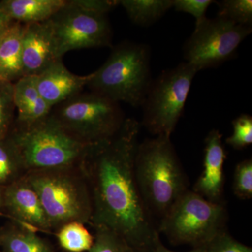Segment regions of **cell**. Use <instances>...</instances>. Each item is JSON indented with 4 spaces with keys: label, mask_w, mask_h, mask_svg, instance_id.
<instances>
[{
    "label": "cell",
    "mask_w": 252,
    "mask_h": 252,
    "mask_svg": "<svg viewBox=\"0 0 252 252\" xmlns=\"http://www.w3.org/2000/svg\"><path fill=\"white\" fill-rule=\"evenodd\" d=\"M125 252H137L135 251L134 249L131 248V247L129 246L127 244H126V248H125Z\"/></svg>",
    "instance_id": "obj_32"
},
{
    "label": "cell",
    "mask_w": 252,
    "mask_h": 252,
    "mask_svg": "<svg viewBox=\"0 0 252 252\" xmlns=\"http://www.w3.org/2000/svg\"><path fill=\"white\" fill-rule=\"evenodd\" d=\"M4 209V189L0 187V211ZM0 212V215H1Z\"/></svg>",
    "instance_id": "obj_31"
},
{
    "label": "cell",
    "mask_w": 252,
    "mask_h": 252,
    "mask_svg": "<svg viewBox=\"0 0 252 252\" xmlns=\"http://www.w3.org/2000/svg\"><path fill=\"white\" fill-rule=\"evenodd\" d=\"M217 4L219 6L217 17L240 26L252 27V0H223Z\"/></svg>",
    "instance_id": "obj_22"
},
{
    "label": "cell",
    "mask_w": 252,
    "mask_h": 252,
    "mask_svg": "<svg viewBox=\"0 0 252 252\" xmlns=\"http://www.w3.org/2000/svg\"><path fill=\"white\" fill-rule=\"evenodd\" d=\"M222 134L214 129L205 140L204 169L195 182L193 191L214 203H223V165L226 158Z\"/></svg>",
    "instance_id": "obj_13"
},
{
    "label": "cell",
    "mask_w": 252,
    "mask_h": 252,
    "mask_svg": "<svg viewBox=\"0 0 252 252\" xmlns=\"http://www.w3.org/2000/svg\"><path fill=\"white\" fill-rule=\"evenodd\" d=\"M22 164L9 135L0 140V187L14 183L23 177Z\"/></svg>",
    "instance_id": "obj_21"
},
{
    "label": "cell",
    "mask_w": 252,
    "mask_h": 252,
    "mask_svg": "<svg viewBox=\"0 0 252 252\" xmlns=\"http://www.w3.org/2000/svg\"><path fill=\"white\" fill-rule=\"evenodd\" d=\"M233 135L225 140V143L235 149H242L252 143V117L249 114H241L232 122Z\"/></svg>",
    "instance_id": "obj_24"
},
{
    "label": "cell",
    "mask_w": 252,
    "mask_h": 252,
    "mask_svg": "<svg viewBox=\"0 0 252 252\" xmlns=\"http://www.w3.org/2000/svg\"><path fill=\"white\" fill-rule=\"evenodd\" d=\"M150 48L123 42L113 49L106 62L91 73L87 86L91 92L114 102L142 107L152 82Z\"/></svg>",
    "instance_id": "obj_4"
},
{
    "label": "cell",
    "mask_w": 252,
    "mask_h": 252,
    "mask_svg": "<svg viewBox=\"0 0 252 252\" xmlns=\"http://www.w3.org/2000/svg\"><path fill=\"white\" fill-rule=\"evenodd\" d=\"M214 2L215 1L212 0H173L172 8L177 11L191 14L198 23L206 18L207 8Z\"/></svg>",
    "instance_id": "obj_28"
},
{
    "label": "cell",
    "mask_w": 252,
    "mask_h": 252,
    "mask_svg": "<svg viewBox=\"0 0 252 252\" xmlns=\"http://www.w3.org/2000/svg\"><path fill=\"white\" fill-rule=\"evenodd\" d=\"M59 59L51 23L24 25L23 71L24 76H37Z\"/></svg>",
    "instance_id": "obj_12"
},
{
    "label": "cell",
    "mask_w": 252,
    "mask_h": 252,
    "mask_svg": "<svg viewBox=\"0 0 252 252\" xmlns=\"http://www.w3.org/2000/svg\"><path fill=\"white\" fill-rule=\"evenodd\" d=\"M49 21L59 59L73 50L112 46V31L107 16L83 9L75 0H67Z\"/></svg>",
    "instance_id": "obj_10"
},
{
    "label": "cell",
    "mask_w": 252,
    "mask_h": 252,
    "mask_svg": "<svg viewBox=\"0 0 252 252\" xmlns=\"http://www.w3.org/2000/svg\"><path fill=\"white\" fill-rule=\"evenodd\" d=\"M152 252H172L171 250H168L166 248L163 246L161 243H160V240L157 244H156L155 247H154L153 251ZM189 252H204V247H198L195 248V250H192V251Z\"/></svg>",
    "instance_id": "obj_30"
},
{
    "label": "cell",
    "mask_w": 252,
    "mask_h": 252,
    "mask_svg": "<svg viewBox=\"0 0 252 252\" xmlns=\"http://www.w3.org/2000/svg\"><path fill=\"white\" fill-rule=\"evenodd\" d=\"M4 209L24 228L34 232L52 229L37 193L24 175L4 189Z\"/></svg>",
    "instance_id": "obj_11"
},
{
    "label": "cell",
    "mask_w": 252,
    "mask_h": 252,
    "mask_svg": "<svg viewBox=\"0 0 252 252\" xmlns=\"http://www.w3.org/2000/svg\"><path fill=\"white\" fill-rule=\"evenodd\" d=\"M9 137L26 173L79 167L93 145L69 134L51 114L33 125L16 126Z\"/></svg>",
    "instance_id": "obj_3"
},
{
    "label": "cell",
    "mask_w": 252,
    "mask_h": 252,
    "mask_svg": "<svg viewBox=\"0 0 252 252\" xmlns=\"http://www.w3.org/2000/svg\"><path fill=\"white\" fill-rule=\"evenodd\" d=\"M203 247L204 252H252L251 248L239 243L225 231Z\"/></svg>",
    "instance_id": "obj_27"
},
{
    "label": "cell",
    "mask_w": 252,
    "mask_h": 252,
    "mask_svg": "<svg viewBox=\"0 0 252 252\" xmlns=\"http://www.w3.org/2000/svg\"><path fill=\"white\" fill-rule=\"evenodd\" d=\"M119 5L124 7L132 23L149 26L173 7V0H122Z\"/></svg>",
    "instance_id": "obj_19"
},
{
    "label": "cell",
    "mask_w": 252,
    "mask_h": 252,
    "mask_svg": "<svg viewBox=\"0 0 252 252\" xmlns=\"http://www.w3.org/2000/svg\"><path fill=\"white\" fill-rule=\"evenodd\" d=\"M198 72L189 63L163 71L152 80L146 94L142 126L155 136L170 137L185 108L190 86Z\"/></svg>",
    "instance_id": "obj_8"
},
{
    "label": "cell",
    "mask_w": 252,
    "mask_h": 252,
    "mask_svg": "<svg viewBox=\"0 0 252 252\" xmlns=\"http://www.w3.org/2000/svg\"><path fill=\"white\" fill-rule=\"evenodd\" d=\"M134 171L146 207L159 220L189 190L188 179L168 136H156L139 143Z\"/></svg>",
    "instance_id": "obj_2"
},
{
    "label": "cell",
    "mask_w": 252,
    "mask_h": 252,
    "mask_svg": "<svg viewBox=\"0 0 252 252\" xmlns=\"http://www.w3.org/2000/svg\"><path fill=\"white\" fill-rule=\"evenodd\" d=\"M228 212L223 203H214L188 190L159 220L158 233L176 243L198 247L225 231Z\"/></svg>",
    "instance_id": "obj_6"
},
{
    "label": "cell",
    "mask_w": 252,
    "mask_h": 252,
    "mask_svg": "<svg viewBox=\"0 0 252 252\" xmlns=\"http://www.w3.org/2000/svg\"><path fill=\"white\" fill-rule=\"evenodd\" d=\"M252 32L250 26H240L221 18H205L195 23L184 46L186 62L198 71L217 67L233 59L242 41Z\"/></svg>",
    "instance_id": "obj_9"
},
{
    "label": "cell",
    "mask_w": 252,
    "mask_h": 252,
    "mask_svg": "<svg viewBox=\"0 0 252 252\" xmlns=\"http://www.w3.org/2000/svg\"><path fill=\"white\" fill-rule=\"evenodd\" d=\"M140 127L136 119H126L112 138L91 145L79 168L90 190L94 227L112 230L136 252H152L158 230L134 171Z\"/></svg>",
    "instance_id": "obj_1"
},
{
    "label": "cell",
    "mask_w": 252,
    "mask_h": 252,
    "mask_svg": "<svg viewBox=\"0 0 252 252\" xmlns=\"http://www.w3.org/2000/svg\"><path fill=\"white\" fill-rule=\"evenodd\" d=\"M14 102L20 127L41 122L52 112L53 107L38 91L36 76H24L14 83Z\"/></svg>",
    "instance_id": "obj_15"
},
{
    "label": "cell",
    "mask_w": 252,
    "mask_h": 252,
    "mask_svg": "<svg viewBox=\"0 0 252 252\" xmlns=\"http://www.w3.org/2000/svg\"><path fill=\"white\" fill-rule=\"evenodd\" d=\"M95 238L89 252H125L126 243L119 235L104 227H94Z\"/></svg>",
    "instance_id": "obj_26"
},
{
    "label": "cell",
    "mask_w": 252,
    "mask_h": 252,
    "mask_svg": "<svg viewBox=\"0 0 252 252\" xmlns=\"http://www.w3.org/2000/svg\"><path fill=\"white\" fill-rule=\"evenodd\" d=\"M13 23L14 21H11L2 11H0V36L2 35L9 29Z\"/></svg>",
    "instance_id": "obj_29"
},
{
    "label": "cell",
    "mask_w": 252,
    "mask_h": 252,
    "mask_svg": "<svg viewBox=\"0 0 252 252\" xmlns=\"http://www.w3.org/2000/svg\"><path fill=\"white\" fill-rule=\"evenodd\" d=\"M14 83L0 78V140L6 138L14 124Z\"/></svg>",
    "instance_id": "obj_23"
},
{
    "label": "cell",
    "mask_w": 252,
    "mask_h": 252,
    "mask_svg": "<svg viewBox=\"0 0 252 252\" xmlns=\"http://www.w3.org/2000/svg\"><path fill=\"white\" fill-rule=\"evenodd\" d=\"M3 34H2V35H3ZM2 35L0 36V42H1V36H2Z\"/></svg>",
    "instance_id": "obj_33"
},
{
    "label": "cell",
    "mask_w": 252,
    "mask_h": 252,
    "mask_svg": "<svg viewBox=\"0 0 252 252\" xmlns=\"http://www.w3.org/2000/svg\"><path fill=\"white\" fill-rule=\"evenodd\" d=\"M77 167L37 170L24 175L37 193L52 229L70 222L91 223L90 190L84 175L81 177L74 173Z\"/></svg>",
    "instance_id": "obj_5"
},
{
    "label": "cell",
    "mask_w": 252,
    "mask_h": 252,
    "mask_svg": "<svg viewBox=\"0 0 252 252\" xmlns=\"http://www.w3.org/2000/svg\"><path fill=\"white\" fill-rule=\"evenodd\" d=\"M233 190L238 198L249 200L252 198V160L239 162L235 169Z\"/></svg>",
    "instance_id": "obj_25"
},
{
    "label": "cell",
    "mask_w": 252,
    "mask_h": 252,
    "mask_svg": "<svg viewBox=\"0 0 252 252\" xmlns=\"http://www.w3.org/2000/svg\"><path fill=\"white\" fill-rule=\"evenodd\" d=\"M67 0H3L0 11L23 25L45 22L65 6Z\"/></svg>",
    "instance_id": "obj_16"
},
{
    "label": "cell",
    "mask_w": 252,
    "mask_h": 252,
    "mask_svg": "<svg viewBox=\"0 0 252 252\" xmlns=\"http://www.w3.org/2000/svg\"><path fill=\"white\" fill-rule=\"evenodd\" d=\"M91 77V74L86 76L73 74L63 64L62 59H59L36 76V83L39 94L54 108L80 94Z\"/></svg>",
    "instance_id": "obj_14"
},
{
    "label": "cell",
    "mask_w": 252,
    "mask_h": 252,
    "mask_svg": "<svg viewBox=\"0 0 252 252\" xmlns=\"http://www.w3.org/2000/svg\"><path fill=\"white\" fill-rule=\"evenodd\" d=\"M60 245L66 251H89L94 243V238L84 223L74 221L62 225L57 234Z\"/></svg>",
    "instance_id": "obj_20"
},
{
    "label": "cell",
    "mask_w": 252,
    "mask_h": 252,
    "mask_svg": "<svg viewBox=\"0 0 252 252\" xmlns=\"http://www.w3.org/2000/svg\"><path fill=\"white\" fill-rule=\"evenodd\" d=\"M51 114L69 134L88 144L112 138L126 119L119 103L94 92L68 99Z\"/></svg>",
    "instance_id": "obj_7"
},
{
    "label": "cell",
    "mask_w": 252,
    "mask_h": 252,
    "mask_svg": "<svg viewBox=\"0 0 252 252\" xmlns=\"http://www.w3.org/2000/svg\"><path fill=\"white\" fill-rule=\"evenodd\" d=\"M24 25L14 22L0 42V78L14 83L23 77V35Z\"/></svg>",
    "instance_id": "obj_17"
},
{
    "label": "cell",
    "mask_w": 252,
    "mask_h": 252,
    "mask_svg": "<svg viewBox=\"0 0 252 252\" xmlns=\"http://www.w3.org/2000/svg\"><path fill=\"white\" fill-rule=\"evenodd\" d=\"M0 246L4 252H54L49 244L36 232L21 225L1 228Z\"/></svg>",
    "instance_id": "obj_18"
}]
</instances>
